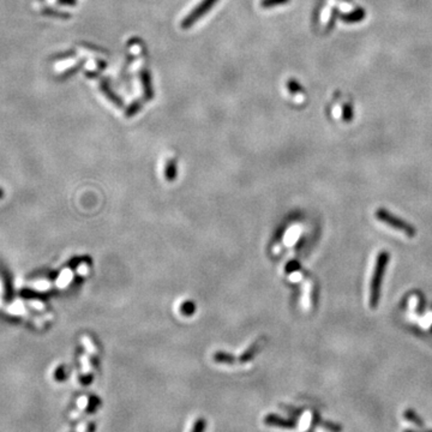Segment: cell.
I'll use <instances>...</instances> for the list:
<instances>
[{"label":"cell","instance_id":"7a4b0ae2","mask_svg":"<svg viewBox=\"0 0 432 432\" xmlns=\"http://www.w3.org/2000/svg\"><path fill=\"white\" fill-rule=\"evenodd\" d=\"M328 113L334 120L349 124L355 118V103L349 95L336 90L328 102Z\"/></svg>","mask_w":432,"mask_h":432},{"label":"cell","instance_id":"277c9868","mask_svg":"<svg viewBox=\"0 0 432 432\" xmlns=\"http://www.w3.org/2000/svg\"><path fill=\"white\" fill-rule=\"evenodd\" d=\"M376 217L379 220V221L383 222V224L394 228V230H399V232L403 233V234H406L407 237L412 238L415 235L414 227H412L411 225L404 222L403 220L399 219L398 216L390 214L389 211L385 210V209H378V210L376 211Z\"/></svg>","mask_w":432,"mask_h":432},{"label":"cell","instance_id":"ba28073f","mask_svg":"<svg viewBox=\"0 0 432 432\" xmlns=\"http://www.w3.org/2000/svg\"><path fill=\"white\" fill-rule=\"evenodd\" d=\"M414 413V412H413ZM413 413L411 412V411H408V412H406V418L408 420H412V422H415V424H418V425H422V422H420L419 419H418L417 417H415V414H413Z\"/></svg>","mask_w":432,"mask_h":432},{"label":"cell","instance_id":"3957f363","mask_svg":"<svg viewBox=\"0 0 432 432\" xmlns=\"http://www.w3.org/2000/svg\"><path fill=\"white\" fill-rule=\"evenodd\" d=\"M389 258L390 256L387 251H382L377 256L376 265H374V270L370 282V299H369V303H370L371 309H376L377 305H378L382 280L383 276H384L388 263H389Z\"/></svg>","mask_w":432,"mask_h":432},{"label":"cell","instance_id":"6da1fadb","mask_svg":"<svg viewBox=\"0 0 432 432\" xmlns=\"http://www.w3.org/2000/svg\"><path fill=\"white\" fill-rule=\"evenodd\" d=\"M366 17V10L354 0H320L315 16V28L319 34L328 35L335 24L359 26Z\"/></svg>","mask_w":432,"mask_h":432},{"label":"cell","instance_id":"9c48e42d","mask_svg":"<svg viewBox=\"0 0 432 432\" xmlns=\"http://www.w3.org/2000/svg\"><path fill=\"white\" fill-rule=\"evenodd\" d=\"M406 432H412V431H406Z\"/></svg>","mask_w":432,"mask_h":432},{"label":"cell","instance_id":"5b68a950","mask_svg":"<svg viewBox=\"0 0 432 432\" xmlns=\"http://www.w3.org/2000/svg\"><path fill=\"white\" fill-rule=\"evenodd\" d=\"M216 1L217 0H203V1L201 2V4L198 5V6L196 7L189 16H187L185 20H184L181 26H183L185 29L190 28V27H191L192 24H195L196 22L202 17V16H204L209 11V9L214 6V4H215Z\"/></svg>","mask_w":432,"mask_h":432},{"label":"cell","instance_id":"52a82bcc","mask_svg":"<svg viewBox=\"0 0 432 432\" xmlns=\"http://www.w3.org/2000/svg\"><path fill=\"white\" fill-rule=\"evenodd\" d=\"M289 0H263L262 1V7L264 9H268V7H275V6H280V5H284L287 4Z\"/></svg>","mask_w":432,"mask_h":432},{"label":"cell","instance_id":"8992f818","mask_svg":"<svg viewBox=\"0 0 432 432\" xmlns=\"http://www.w3.org/2000/svg\"><path fill=\"white\" fill-rule=\"evenodd\" d=\"M287 89L292 95H295V100H298V102H301L305 100V91L301 88V86L299 84L297 81L289 80L287 82Z\"/></svg>","mask_w":432,"mask_h":432}]
</instances>
